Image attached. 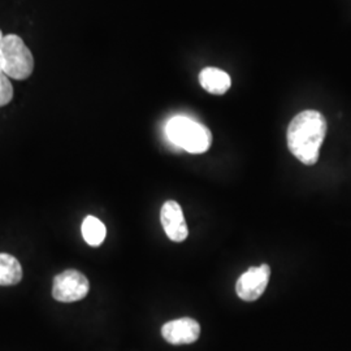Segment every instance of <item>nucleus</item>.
<instances>
[{
  "label": "nucleus",
  "mask_w": 351,
  "mask_h": 351,
  "mask_svg": "<svg viewBox=\"0 0 351 351\" xmlns=\"http://www.w3.org/2000/svg\"><path fill=\"white\" fill-rule=\"evenodd\" d=\"M3 53V72L13 80H26L34 71V58L25 42L16 36L8 34L0 43Z\"/></svg>",
  "instance_id": "7ed1b4c3"
},
{
  "label": "nucleus",
  "mask_w": 351,
  "mask_h": 351,
  "mask_svg": "<svg viewBox=\"0 0 351 351\" xmlns=\"http://www.w3.org/2000/svg\"><path fill=\"white\" fill-rule=\"evenodd\" d=\"M160 221L168 239L182 242L189 236L188 226L181 206L176 201H167L160 211Z\"/></svg>",
  "instance_id": "0eeeda50"
},
{
  "label": "nucleus",
  "mask_w": 351,
  "mask_h": 351,
  "mask_svg": "<svg viewBox=\"0 0 351 351\" xmlns=\"http://www.w3.org/2000/svg\"><path fill=\"white\" fill-rule=\"evenodd\" d=\"M13 98V86L10 77L0 72V107L7 106Z\"/></svg>",
  "instance_id": "9b49d317"
},
{
  "label": "nucleus",
  "mask_w": 351,
  "mask_h": 351,
  "mask_svg": "<svg viewBox=\"0 0 351 351\" xmlns=\"http://www.w3.org/2000/svg\"><path fill=\"white\" fill-rule=\"evenodd\" d=\"M162 336L172 345L194 343L201 336V326L191 317L176 319L164 324Z\"/></svg>",
  "instance_id": "423d86ee"
},
{
  "label": "nucleus",
  "mask_w": 351,
  "mask_h": 351,
  "mask_svg": "<svg viewBox=\"0 0 351 351\" xmlns=\"http://www.w3.org/2000/svg\"><path fill=\"white\" fill-rule=\"evenodd\" d=\"M326 134V117L314 110L303 111L289 124V150L301 163L314 165L319 160Z\"/></svg>",
  "instance_id": "f257e3e1"
},
{
  "label": "nucleus",
  "mask_w": 351,
  "mask_h": 351,
  "mask_svg": "<svg viewBox=\"0 0 351 351\" xmlns=\"http://www.w3.org/2000/svg\"><path fill=\"white\" fill-rule=\"evenodd\" d=\"M3 38H4V36H3V33H1V30H0V43H1V40H3Z\"/></svg>",
  "instance_id": "ddd939ff"
},
{
  "label": "nucleus",
  "mask_w": 351,
  "mask_h": 351,
  "mask_svg": "<svg viewBox=\"0 0 351 351\" xmlns=\"http://www.w3.org/2000/svg\"><path fill=\"white\" fill-rule=\"evenodd\" d=\"M165 132L173 145L190 154H203L213 143L210 129L185 116L172 117L167 124Z\"/></svg>",
  "instance_id": "f03ea898"
},
{
  "label": "nucleus",
  "mask_w": 351,
  "mask_h": 351,
  "mask_svg": "<svg viewBox=\"0 0 351 351\" xmlns=\"http://www.w3.org/2000/svg\"><path fill=\"white\" fill-rule=\"evenodd\" d=\"M271 277V267L262 264L252 267L239 277L236 284V291L241 300L246 302L256 301L262 297Z\"/></svg>",
  "instance_id": "39448f33"
},
{
  "label": "nucleus",
  "mask_w": 351,
  "mask_h": 351,
  "mask_svg": "<svg viewBox=\"0 0 351 351\" xmlns=\"http://www.w3.org/2000/svg\"><path fill=\"white\" fill-rule=\"evenodd\" d=\"M90 284L84 274L68 269L53 278L52 297L63 303L81 301L88 295Z\"/></svg>",
  "instance_id": "20e7f679"
},
{
  "label": "nucleus",
  "mask_w": 351,
  "mask_h": 351,
  "mask_svg": "<svg viewBox=\"0 0 351 351\" xmlns=\"http://www.w3.org/2000/svg\"><path fill=\"white\" fill-rule=\"evenodd\" d=\"M81 232H82V237L85 239V242L90 246H101L103 241L106 239L107 230L106 226L101 223L99 219L94 217V216H88L82 226H81Z\"/></svg>",
  "instance_id": "9d476101"
},
{
  "label": "nucleus",
  "mask_w": 351,
  "mask_h": 351,
  "mask_svg": "<svg viewBox=\"0 0 351 351\" xmlns=\"http://www.w3.org/2000/svg\"><path fill=\"white\" fill-rule=\"evenodd\" d=\"M3 65H4V60H3V53L0 51V72H3Z\"/></svg>",
  "instance_id": "f8f14e48"
},
{
  "label": "nucleus",
  "mask_w": 351,
  "mask_h": 351,
  "mask_svg": "<svg viewBox=\"0 0 351 351\" xmlns=\"http://www.w3.org/2000/svg\"><path fill=\"white\" fill-rule=\"evenodd\" d=\"M199 82H201L202 88L206 91L215 94V95H223L232 86V80L229 75L219 69V68H213L208 66L204 68L199 75Z\"/></svg>",
  "instance_id": "6e6552de"
},
{
  "label": "nucleus",
  "mask_w": 351,
  "mask_h": 351,
  "mask_svg": "<svg viewBox=\"0 0 351 351\" xmlns=\"http://www.w3.org/2000/svg\"><path fill=\"white\" fill-rule=\"evenodd\" d=\"M23 278V267L10 254L0 252V287L16 285Z\"/></svg>",
  "instance_id": "1a4fd4ad"
}]
</instances>
